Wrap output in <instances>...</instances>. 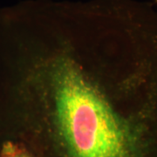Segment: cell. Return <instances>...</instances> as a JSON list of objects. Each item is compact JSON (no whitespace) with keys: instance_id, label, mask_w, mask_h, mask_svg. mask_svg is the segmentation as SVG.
<instances>
[{"instance_id":"obj_1","label":"cell","mask_w":157,"mask_h":157,"mask_svg":"<svg viewBox=\"0 0 157 157\" xmlns=\"http://www.w3.org/2000/svg\"><path fill=\"white\" fill-rule=\"evenodd\" d=\"M33 157H157V11L136 0L0 11V142Z\"/></svg>"},{"instance_id":"obj_3","label":"cell","mask_w":157,"mask_h":157,"mask_svg":"<svg viewBox=\"0 0 157 157\" xmlns=\"http://www.w3.org/2000/svg\"><path fill=\"white\" fill-rule=\"evenodd\" d=\"M156 2H157V0H156Z\"/></svg>"},{"instance_id":"obj_2","label":"cell","mask_w":157,"mask_h":157,"mask_svg":"<svg viewBox=\"0 0 157 157\" xmlns=\"http://www.w3.org/2000/svg\"><path fill=\"white\" fill-rule=\"evenodd\" d=\"M0 157H33L28 149L18 141L3 140L0 142Z\"/></svg>"}]
</instances>
